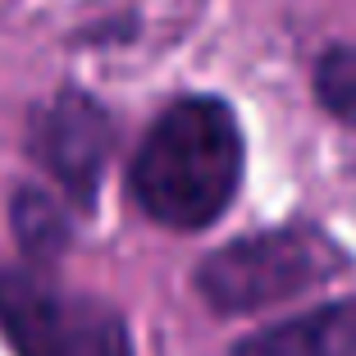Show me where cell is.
Instances as JSON below:
<instances>
[{
	"label": "cell",
	"mask_w": 356,
	"mask_h": 356,
	"mask_svg": "<svg viewBox=\"0 0 356 356\" xmlns=\"http://www.w3.org/2000/svg\"><path fill=\"white\" fill-rule=\"evenodd\" d=\"M247 178V133L229 96L183 92L142 128L124 169V192L147 224L206 233L238 206Z\"/></svg>",
	"instance_id": "6da1fadb"
},
{
	"label": "cell",
	"mask_w": 356,
	"mask_h": 356,
	"mask_svg": "<svg viewBox=\"0 0 356 356\" xmlns=\"http://www.w3.org/2000/svg\"><path fill=\"white\" fill-rule=\"evenodd\" d=\"M356 270L352 252L311 215L252 229L220 242L192 265V293L215 320H247V315L288 306L297 297L329 288Z\"/></svg>",
	"instance_id": "7a4b0ae2"
},
{
	"label": "cell",
	"mask_w": 356,
	"mask_h": 356,
	"mask_svg": "<svg viewBox=\"0 0 356 356\" xmlns=\"http://www.w3.org/2000/svg\"><path fill=\"white\" fill-rule=\"evenodd\" d=\"M0 338L14 356H137L128 315L55 270L0 265Z\"/></svg>",
	"instance_id": "3957f363"
},
{
	"label": "cell",
	"mask_w": 356,
	"mask_h": 356,
	"mask_svg": "<svg viewBox=\"0 0 356 356\" xmlns=\"http://www.w3.org/2000/svg\"><path fill=\"white\" fill-rule=\"evenodd\" d=\"M119 119L83 83H64L23 115V156L55 183L78 220H92L101 206L105 169L115 160Z\"/></svg>",
	"instance_id": "277c9868"
},
{
	"label": "cell",
	"mask_w": 356,
	"mask_h": 356,
	"mask_svg": "<svg viewBox=\"0 0 356 356\" xmlns=\"http://www.w3.org/2000/svg\"><path fill=\"white\" fill-rule=\"evenodd\" d=\"M229 356H356V293L252 329L229 347Z\"/></svg>",
	"instance_id": "5b68a950"
},
{
	"label": "cell",
	"mask_w": 356,
	"mask_h": 356,
	"mask_svg": "<svg viewBox=\"0 0 356 356\" xmlns=\"http://www.w3.org/2000/svg\"><path fill=\"white\" fill-rule=\"evenodd\" d=\"M5 224H10L14 252L32 270H60V261L74 252L78 238V215L60 192L42 188V183H14L10 201H5Z\"/></svg>",
	"instance_id": "8992f818"
},
{
	"label": "cell",
	"mask_w": 356,
	"mask_h": 356,
	"mask_svg": "<svg viewBox=\"0 0 356 356\" xmlns=\"http://www.w3.org/2000/svg\"><path fill=\"white\" fill-rule=\"evenodd\" d=\"M311 96L320 115L356 133V42H329L311 64Z\"/></svg>",
	"instance_id": "52a82bcc"
}]
</instances>
